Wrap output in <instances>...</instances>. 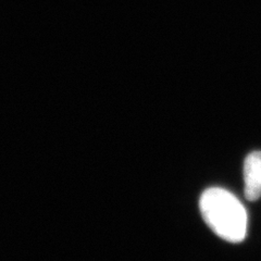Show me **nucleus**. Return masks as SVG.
<instances>
[{
  "label": "nucleus",
  "instance_id": "2",
  "mask_svg": "<svg viewBox=\"0 0 261 261\" xmlns=\"http://www.w3.org/2000/svg\"><path fill=\"white\" fill-rule=\"evenodd\" d=\"M245 196L250 201L261 197V151L249 153L244 163Z\"/></svg>",
  "mask_w": 261,
  "mask_h": 261
},
{
  "label": "nucleus",
  "instance_id": "1",
  "mask_svg": "<svg viewBox=\"0 0 261 261\" xmlns=\"http://www.w3.org/2000/svg\"><path fill=\"white\" fill-rule=\"evenodd\" d=\"M199 206L203 220L219 238L231 243H240L245 239L247 212L233 194L211 187L202 193Z\"/></svg>",
  "mask_w": 261,
  "mask_h": 261
}]
</instances>
